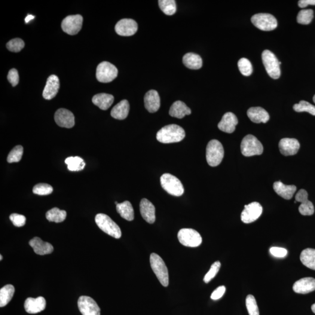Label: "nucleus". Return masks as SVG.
<instances>
[{
    "mask_svg": "<svg viewBox=\"0 0 315 315\" xmlns=\"http://www.w3.org/2000/svg\"><path fill=\"white\" fill-rule=\"evenodd\" d=\"M185 136V131L182 127L176 124H170L158 131L157 139L161 143L170 144L181 142Z\"/></svg>",
    "mask_w": 315,
    "mask_h": 315,
    "instance_id": "1",
    "label": "nucleus"
},
{
    "mask_svg": "<svg viewBox=\"0 0 315 315\" xmlns=\"http://www.w3.org/2000/svg\"><path fill=\"white\" fill-rule=\"evenodd\" d=\"M224 156V148L219 141L213 140L208 143L206 148V160L210 166H218L221 164Z\"/></svg>",
    "mask_w": 315,
    "mask_h": 315,
    "instance_id": "2",
    "label": "nucleus"
},
{
    "mask_svg": "<svg viewBox=\"0 0 315 315\" xmlns=\"http://www.w3.org/2000/svg\"><path fill=\"white\" fill-rule=\"evenodd\" d=\"M96 222L101 230L110 236L119 239L121 237L120 227L108 216L100 213L96 217Z\"/></svg>",
    "mask_w": 315,
    "mask_h": 315,
    "instance_id": "3",
    "label": "nucleus"
},
{
    "mask_svg": "<svg viewBox=\"0 0 315 315\" xmlns=\"http://www.w3.org/2000/svg\"><path fill=\"white\" fill-rule=\"evenodd\" d=\"M161 184L168 194L174 196H181L185 189L180 180L170 173H165L161 177Z\"/></svg>",
    "mask_w": 315,
    "mask_h": 315,
    "instance_id": "4",
    "label": "nucleus"
},
{
    "mask_svg": "<svg viewBox=\"0 0 315 315\" xmlns=\"http://www.w3.org/2000/svg\"><path fill=\"white\" fill-rule=\"evenodd\" d=\"M150 264L153 271L162 285L168 287L169 284V274L163 259L157 254L152 253L150 256Z\"/></svg>",
    "mask_w": 315,
    "mask_h": 315,
    "instance_id": "5",
    "label": "nucleus"
},
{
    "mask_svg": "<svg viewBox=\"0 0 315 315\" xmlns=\"http://www.w3.org/2000/svg\"><path fill=\"white\" fill-rule=\"evenodd\" d=\"M241 148L242 154L244 157L261 155L264 152V146L262 143L251 134L244 137L242 141Z\"/></svg>",
    "mask_w": 315,
    "mask_h": 315,
    "instance_id": "6",
    "label": "nucleus"
},
{
    "mask_svg": "<svg viewBox=\"0 0 315 315\" xmlns=\"http://www.w3.org/2000/svg\"><path fill=\"white\" fill-rule=\"evenodd\" d=\"M262 57L263 63L268 75L275 79L279 78L281 75L280 64L275 54L270 50H266L263 52Z\"/></svg>",
    "mask_w": 315,
    "mask_h": 315,
    "instance_id": "7",
    "label": "nucleus"
},
{
    "mask_svg": "<svg viewBox=\"0 0 315 315\" xmlns=\"http://www.w3.org/2000/svg\"><path fill=\"white\" fill-rule=\"evenodd\" d=\"M180 243L183 246L195 247L200 246L202 238L198 232L194 229L183 228L180 229L177 234Z\"/></svg>",
    "mask_w": 315,
    "mask_h": 315,
    "instance_id": "8",
    "label": "nucleus"
},
{
    "mask_svg": "<svg viewBox=\"0 0 315 315\" xmlns=\"http://www.w3.org/2000/svg\"><path fill=\"white\" fill-rule=\"evenodd\" d=\"M118 70L112 64L103 62L97 67L96 76L98 81L102 83H108L117 77Z\"/></svg>",
    "mask_w": 315,
    "mask_h": 315,
    "instance_id": "9",
    "label": "nucleus"
},
{
    "mask_svg": "<svg viewBox=\"0 0 315 315\" xmlns=\"http://www.w3.org/2000/svg\"><path fill=\"white\" fill-rule=\"evenodd\" d=\"M254 25L264 31H271L277 27V21L273 15L261 13L254 15L251 18Z\"/></svg>",
    "mask_w": 315,
    "mask_h": 315,
    "instance_id": "10",
    "label": "nucleus"
},
{
    "mask_svg": "<svg viewBox=\"0 0 315 315\" xmlns=\"http://www.w3.org/2000/svg\"><path fill=\"white\" fill-rule=\"evenodd\" d=\"M83 18L81 15H69L62 21V28L64 32L70 35H75L80 31Z\"/></svg>",
    "mask_w": 315,
    "mask_h": 315,
    "instance_id": "11",
    "label": "nucleus"
},
{
    "mask_svg": "<svg viewBox=\"0 0 315 315\" xmlns=\"http://www.w3.org/2000/svg\"><path fill=\"white\" fill-rule=\"evenodd\" d=\"M263 208L258 202H253L244 206V209L241 213V220L245 224H250L256 221L262 215Z\"/></svg>",
    "mask_w": 315,
    "mask_h": 315,
    "instance_id": "12",
    "label": "nucleus"
},
{
    "mask_svg": "<svg viewBox=\"0 0 315 315\" xmlns=\"http://www.w3.org/2000/svg\"><path fill=\"white\" fill-rule=\"evenodd\" d=\"M78 306L82 315H100L99 306L90 296H80L78 299Z\"/></svg>",
    "mask_w": 315,
    "mask_h": 315,
    "instance_id": "13",
    "label": "nucleus"
},
{
    "mask_svg": "<svg viewBox=\"0 0 315 315\" xmlns=\"http://www.w3.org/2000/svg\"><path fill=\"white\" fill-rule=\"evenodd\" d=\"M295 201L301 204L299 207V212L303 216H312L315 212L313 203L308 200V194L304 189H301L295 195Z\"/></svg>",
    "mask_w": 315,
    "mask_h": 315,
    "instance_id": "14",
    "label": "nucleus"
},
{
    "mask_svg": "<svg viewBox=\"0 0 315 315\" xmlns=\"http://www.w3.org/2000/svg\"><path fill=\"white\" fill-rule=\"evenodd\" d=\"M138 30V25L135 21L123 19L119 21L115 26V30L119 35L130 36L134 35Z\"/></svg>",
    "mask_w": 315,
    "mask_h": 315,
    "instance_id": "15",
    "label": "nucleus"
},
{
    "mask_svg": "<svg viewBox=\"0 0 315 315\" xmlns=\"http://www.w3.org/2000/svg\"><path fill=\"white\" fill-rule=\"evenodd\" d=\"M54 120L58 126L70 128L74 126L75 118L71 111L66 109L57 110L54 115Z\"/></svg>",
    "mask_w": 315,
    "mask_h": 315,
    "instance_id": "16",
    "label": "nucleus"
},
{
    "mask_svg": "<svg viewBox=\"0 0 315 315\" xmlns=\"http://www.w3.org/2000/svg\"><path fill=\"white\" fill-rule=\"evenodd\" d=\"M278 145L280 152L284 156L294 155L300 148V144L295 139H281Z\"/></svg>",
    "mask_w": 315,
    "mask_h": 315,
    "instance_id": "17",
    "label": "nucleus"
},
{
    "mask_svg": "<svg viewBox=\"0 0 315 315\" xmlns=\"http://www.w3.org/2000/svg\"><path fill=\"white\" fill-rule=\"evenodd\" d=\"M59 88V78L56 75H51L48 78L47 85H46L44 92H43V97L45 99H52L56 96Z\"/></svg>",
    "mask_w": 315,
    "mask_h": 315,
    "instance_id": "18",
    "label": "nucleus"
},
{
    "mask_svg": "<svg viewBox=\"0 0 315 315\" xmlns=\"http://www.w3.org/2000/svg\"><path fill=\"white\" fill-rule=\"evenodd\" d=\"M238 123L237 116L233 113L228 112L222 116L221 121L218 124V127L223 132L232 133L235 130Z\"/></svg>",
    "mask_w": 315,
    "mask_h": 315,
    "instance_id": "19",
    "label": "nucleus"
},
{
    "mask_svg": "<svg viewBox=\"0 0 315 315\" xmlns=\"http://www.w3.org/2000/svg\"><path fill=\"white\" fill-rule=\"evenodd\" d=\"M47 305L45 299L42 296H39L36 298H28L25 302V310L26 313L30 314H35L41 313L44 311Z\"/></svg>",
    "mask_w": 315,
    "mask_h": 315,
    "instance_id": "20",
    "label": "nucleus"
},
{
    "mask_svg": "<svg viewBox=\"0 0 315 315\" xmlns=\"http://www.w3.org/2000/svg\"><path fill=\"white\" fill-rule=\"evenodd\" d=\"M293 290L296 293L306 294L315 290V279L306 277L296 281L293 284Z\"/></svg>",
    "mask_w": 315,
    "mask_h": 315,
    "instance_id": "21",
    "label": "nucleus"
},
{
    "mask_svg": "<svg viewBox=\"0 0 315 315\" xmlns=\"http://www.w3.org/2000/svg\"><path fill=\"white\" fill-rule=\"evenodd\" d=\"M140 210L144 219L149 224H154L155 221V208L151 202L143 198L140 202Z\"/></svg>",
    "mask_w": 315,
    "mask_h": 315,
    "instance_id": "22",
    "label": "nucleus"
},
{
    "mask_svg": "<svg viewBox=\"0 0 315 315\" xmlns=\"http://www.w3.org/2000/svg\"><path fill=\"white\" fill-rule=\"evenodd\" d=\"M145 104L146 110L149 112L155 113L160 108V97L157 91L150 90L146 93L145 97Z\"/></svg>",
    "mask_w": 315,
    "mask_h": 315,
    "instance_id": "23",
    "label": "nucleus"
},
{
    "mask_svg": "<svg viewBox=\"0 0 315 315\" xmlns=\"http://www.w3.org/2000/svg\"><path fill=\"white\" fill-rule=\"evenodd\" d=\"M247 115L253 123H266L270 119L268 112L261 107H253L248 109Z\"/></svg>",
    "mask_w": 315,
    "mask_h": 315,
    "instance_id": "24",
    "label": "nucleus"
},
{
    "mask_svg": "<svg viewBox=\"0 0 315 315\" xmlns=\"http://www.w3.org/2000/svg\"><path fill=\"white\" fill-rule=\"evenodd\" d=\"M29 245L34 250L35 253L39 255H48L53 252V246L47 242L43 241L38 237L33 238L29 241Z\"/></svg>",
    "mask_w": 315,
    "mask_h": 315,
    "instance_id": "25",
    "label": "nucleus"
},
{
    "mask_svg": "<svg viewBox=\"0 0 315 315\" xmlns=\"http://www.w3.org/2000/svg\"><path fill=\"white\" fill-rule=\"evenodd\" d=\"M273 189L275 192L281 197L286 200L291 199L293 194L296 191V187L294 185H286L280 181L274 183Z\"/></svg>",
    "mask_w": 315,
    "mask_h": 315,
    "instance_id": "26",
    "label": "nucleus"
},
{
    "mask_svg": "<svg viewBox=\"0 0 315 315\" xmlns=\"http://www.w3.org/2000/svg\"><path fill=\"white\" fill-rule=\"evenodd\" d=\"M191 109L180 100L174 102L170 110V116L177 119H182L186 115H191Z\"/></svg>",
    "mask_w": 315,
    "mask_h": 315,
    "instance_id": "27",
    "label": "nucleus"
},
{
    "mask_svg": "<svg viewBox=\"0 0 315 315\" xmlns=\"http://www.w3.org/2000/svg\"><path fill=\"white\" fill-rule=\"evenodd\" d=\"M130 105L127 100H121L112 109V117L118 120H124L129 113Z\"/></svg>",
    "mask_w": 315,
    "mask_h": 315,
    "instance_id": "28",
    "label": "nucleus"
},
{
    "mask_svg": "<svg viewBox=\"0 0 315 315\" xmlns=\"http://www.w3.org/2000/svg\"><path fill=\"white\" fill-rule=\"evenodd\" d=\"M114 102V97L112 95L102 93L96 95L93 97V102L100 109L106 111Z\"/></svg>",
    "mask_w": 315,
    "mask_h": 315,
    "instance_id": "29",
    "label": "nucleus"
},
{
    "mask_svg": "<svg viewBox=\"0 0 315 315\" xmlns=\"http://www.w3.org/2000/svg\"><path fill=\"white\" fill-rule=\"evenodd\" d=\"M183 63L189 69L198 70L203 66L201 57L197 54L188 53L183 57Z\"/></svg>",
    "mask_w": 315,
    "mask_h": 315,
    "instance_id": "30",
    "label": "nucleus"
},
{
    "mask_svg": "<svg viewBox=\"0 0 315 315\" xmlns=\"http://www.w3.org/2000/svg\"><path fill=\"white\" fill-rule=\"evenodd\" d=\"M116 210L122 218L127 221H133L134 218V209L130 202L125 201L116 205Z\"/></svg>",
    "mask_w": 315,
    "mask_h": 315,
    "instance_id": "31",
    "label": "nucleus"
},
{
    "mask_svg": "<svg viewBox=\"0 0 315 315\" xmlns=\"http://www.w3.org/2000/svg\"><path fill=\"white\" fill-rule=\"evenodd\" d=\"M300 260L302 264L309 268L315 270V249L308 248L301 252Z\"/></svg>",
    "mask_w": 315,
    "mask_h": 315,
    "instance_id": "32",
    "label": "nucleus"
},
{
    "mask_svg": "<svg viewBox=\"0 0 315 315\" xmlns=\"http://www.w3.org/2000/svg\"><path fill=\"white\" fill-rule=\"evenodd\" d=\"M15 288L13 285L7 284L0 290V307H4L13 297Z\"/></svg>",
    "mask_w": 315,
    "mask_h": 315,
    "instance_id": "33",
    "label": "nucleus"
},
{
    "mask_svg": "<svg viewBox=\"0 0 315 315\" xmlns=\"http://www.w3.org/2000/svg\"><path fill=\"white\" fill-rule=\"evenodd\" d=\"M66 217L67 213L66 211L60 210L56 207L53 208L46 214V217H47L48 221L56 223L64 221L66 218Z\"/></svg>",
    "mask_w": 315,
    "mask_h": 315,
    "instance_id": "34",
    "label": "nucleus"
},
{
    "mask_svg": "<svg viewBox=\"0 0 315 315\" xmlns=\"http://www.w3.org/2000/svg\"><path fill=\"white\" fill-rule=\"evenodd\" d=\"M67 168L70 171H79L84 169L85 163L83 159L79 157H70L65 160Z\"/></svg>",
    "mask_w": 315,
    "mask_h": 315,
    "instance_id": "35",
    "label": "nucleus"
},
{
    "mask_svg": "<svg viewBox=\"0 0 315 315\" xmlns=\"http://www.w3.org/2000/svg\"><path fill=\"white\" fill-rule=\"evenodd\" d=\"M159 6L163 13L167 15L175 14L176 11V1L174 0H160Z\"/></svg>",
    "mask_w": 315,
    "mask_h": 315,
    "instance_id": "36",
    "label": "nucleus"
},
{
    "mask_svg": "<svg viewBox=\"0 0 315 315\" xmlns=\"http://www.w3.org/2000/svg\"><path fill=\"white\" fill-rule=\"evenodd\" d=\"M314 18V11L311 9L299 11L297 16V22L302 25H308Z\"/></svg>",
    "mask_w": 315,
    "mask_h": 315,
    "instance_id": "37",
    "label": "nucleus"
},
{
    "mask_svg": "<svg viewBox=\"0 0 315 315\" xmlns=\"http://www.w3.org/2000/svg\"><path fill=\"white\" fill-rule=\"evenodd\" d=\"M293 109L297 112H308L312 115L315 116V106L307 101L301 100L299 103L295 104Z\"/></svg>",
    "mask_w": 315,
    "mask_h": 315,
    "instance_id": "38",
    "label": "nucleus"
},
{
    "mask_svg": "<svg viewBox=\"0 0 315 315\" xmlns=\"http://www.w3.org/2000/svg\"><path fill=\"white\" fill-rule=\"evenodd\" d=\"M238 68L242 74L248 76L252 74L253 68L251 63L246 58H242L238 63Z\"/></svg>",
    "mask_w": 315,
    "mask_h": 315,
    "instance_id": "39",
    "label": "nucleus"
},
{
    "mask_svg": "<svg viewBox=\"0 0 315 315\" xmlns=\"http://www.w3.org/2000/svg\"><path fill=\"white\" fill-rule=\"evenodd\" d=\"M24 152L23 146L17 145L12 149L7 157V161L9 163H18L22 159Z\"/></svg>",
    "mask_w": 315,
    "mask_h": 315,
    "instance_id": "40",
    "label": "nucleus"
},
{
    "mask_svg": "<svg viewBox=\"0 0 315 315\" xmlns=\"http://www.w3.org/2000/svg\"><path fill=\"white\" fill-rule=\"evenodd\" d=\"M246 306L249 315H259L258 306L255 297L252 295H247Z\"/></svg>",
    "mask_w": 315,
    "mask_h": 315,
    "instance_id": "41",
    "label": "nucleus"
},
{
    "mask_svg": "<svg viewBox=\"0 0 315 315\" xmlns=\"http://www.w3.org/2000/svg\"><path fill=\"white\" fill-rule=\"evenodd\" d=\"M53 191V189L50 185L47 183H39L33 188V193L40 195H48Z\"/></svg>",
    "mask_w": 315,
    "mask_h": 315,
    "instance_id": "42",
    "label": "nucleus"
},
{
    "mask_svg": "<svg viewBox=\"0 0 315 315\" xmlns=\"http://www.w3.org/2000/svg\"><path fill=\"white\" fill-rule=\"evenodd\" d=\"M24 47H25V43L20 38L12 39L7 44L8 49L12 52H19Z\"/></svg>",
    "mask_w": 315,
    "mask_h": 315,
    "instance_id": "43",
    "label": "nucleus"
},
{
    "mask_svg": "<svg viewBox=\"0 0 315 315\" xmlns=\"http://www.w3.org/2000/svg\"><path fill=\"white\" fill-rule=\"evenodd\" d=\"M221 267V263L217 261L211 266L210 270L206 274L204 278V281L206 283H209L213 278H215L217 273H218L219 268Z\"/></svg>",
    "mask_w": 315,
    "mask_h": 315,
    "instance_id": "44",
    "label": "nucleus"
},
{
    "mask_svg": "<svg viewBox=\"0 0 315 315\" xmlns=\"http://www.w3.org/2000/svg\"><path fill=\"white\" fill-rule=\"evenodd\" d=\"M10 219L15 227H21L25 225L26 217L19 214L14 213L10 216Z\"/></svg>",
    "mask_w": 315,
    "mask_h": 315,
    "instance_id": "45",
    "label": "nucleus"
},
{
    "mask_svg": "<svg viewBox=\"0 0 315 315\" xmlns=\"http://www.w3.org/2000/svg\"><path fill=\"white\" fill-rule=\"evenodd\" d=\"M270 252L271 255L278 258H285L287 256L288 251L287 250L283 247H272L270 249Z\"/></svg>",
    "mask_w": 315,
    "mask_h": 315,
    "instance_id": "46",
    "label": "nucleus"
},
{
    "mask_svg": "<svg viewBox=\"0 0 315 315\" xmlns=\"http://www.w3.org/2000/svg\"><path fill=\"white\" fill-rule=\"evenodd\" d=\"M7 79L13 87L16 86L19 82V74L16 69H13L8 73Z\"/></svg>",
    "mask_w": 315,
    "mask_h": 315,
    "instance_id": "47",
    "label": "nucleus"
},
{
    "mask_svg": "<svg viewBox=\"0 0 315 315\" xmlns=\"http://www.w3.org/2000/svg\"><path fill=\"white\" fill-rule=\"evenodd\" d=\"M226 288L225 286H220L217 288L211 295V298L213 300H217L222 297L224 295Z\"/></svg>",
    "mask_w": 315,
    "mask_h": 315,
    "instance_id": "48",
    "label": "nucleus"
},
{
    "mask_svg": "<svg viewBox=\"0 0 315 315\" xmlns=\"http://www.w3.org/2000/svg\"><path fill=\"white\" fill-rule=\"evenodd\" d=\"M310 5H315V0H300L298 2L299 7L302 8L307 7Z\"/></svg>",
    "mask_w": 315,
    "mask_h": 315,
    "instance_id": "49",
    "label": "nucleus"
},
{
    "mask_svg": "<svg viewBox=\"0 0 315 315\" xmlns=\"http://www.w3.org/2000/svg\"><path fill=\"white\" fill-rule=\"evenodd\" d=\"M34 16H33V15H28L26 18H25V23H28L29 21L30 20H32L33 19H34Z\"/></svg>",
    "mask_w": 315,
    "mask_h": 315,
    "instance_id": "50",
    "label": "nucleus"
},
{
    "mask_svg": "<svg viewBox=\"0 0 315 315\" xmlns=\"http://www.w3.org/2000/svg\"><path fill=\"white\" fill-rule=\"evenodd\" d=\"M311 309L312 311H313V313L315 314V303L314 305H313V306H312Z\"/></svg>",
    "mask_w": 315,
    "mask_h": 315,
    "instance_id": "51",
    "label": "nucleus"
},
{
    "mask_svg": "<svg viewBox=\"0 0 315 315\" xmlns=\"http://www.w3.org/2000/svg\"><path fill=\"white\" fill-rule=\"evenodd\" d=\"M2 256L1 255H0V261H2Z\"/></svg>",
    "mask_w": 315,
    "mask_h": 315,
    "instance_id": "52",
    "label": "nucleus"
},
{
    "mask_svg": "<svg viewBox=\"0 0 315 315\" xmlns=\"http://www.w3.org/2000/svg\"><path fill=\"white\" fill-rule=\"evenodd\" d=\"M313 100H314V103H315V96H314V97H313Z\"/></svg>",
    "mask_w": 315,
    "mask_h": 315,
    "instance_id": "53",
    "label": "nucleus"
}]
</instances>
